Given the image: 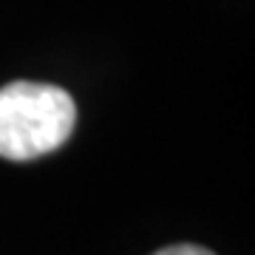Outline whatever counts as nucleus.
<instances>
[{"mask_svg":"<svg viewBox=\"0 0 255 255\" xmlns=\"http://www.w3.org/2000/svg\"><path fill=\"white\" fill-rule=\"evenodd\" d=\"M77 125L71 94L48 82L17 80L0 88V156L28 162L63 147Z\"/></svg>","mask_w":255,"mask_h":255,"instance_id":"obj_1","label":"nucleus"},{"mask_svg":"<svg viewBox=\"0 0 255 255\" xmlns=\"http://www.w3.org/2000/svg\"><path fill=\"white\" fill-rule=\"evenodd\" d=\"M153 255H216V253H210V250L196 247V244H173V247H164V250H159Z\"/></svg>","mask_w":255,"mask_h":255,"instance_id":"obj_2","label":"nucleus"}]
</instances>
